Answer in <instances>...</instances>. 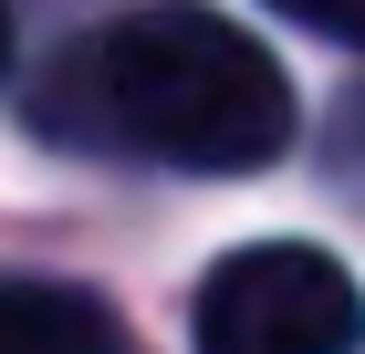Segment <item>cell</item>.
Here are the masks:
<instances>
[{
  "mask_svg": "<svg viewBox=\"0 0 365 354\" xmlns=\"http://www.w3.org/2000/svg\"><path fill=\"white\" fill-rule=\"evenodd\" d=\"M0 354H136V333L73 281H0Z\"/></svg>",
  "mask_w": 365,
  "mask_h": 354,
  "instance_id": "3",
  "label": "cell"
},
{
  "mask_svg": "<svg viewBox=\"0 0 365 354\" xmlns=\"http://www.w3.org/2000/svg\"><path fill=\"white\" fill-rule=\"evenodd\" d=\"M334 167H344V177H365V83L344 94V115H334Z\"/></svg>",
  "mask_w": 365,
  "mask_h": 354,
  "instance_id": "5",
  "label": "cell"
},
{
  "mask_svg": "<svg viewBox=\"0 0 365 354\" xmlns=\"http://www.w3.org/2000/svg\"><path fill=\"white\" fill-rule=\"evenodd\" d=\"M42 125L73 146L157 157L188 177H261L292 146V83L251 31L209 0H146L115 11L94 42L63 53L42 83Z\"/></svg>",
  "mask_w": 365,
  "mask_h": 354,
  "instance_id": "1",
  "label": "cell"
},
{
  "mask_svg": "<svg viewBox=\"0 0 365 354\" xmlns=\"http://www.w3.org/2000/svg\"><path fill=\"white\" fill-rule=\"evenodd\" d=\"M282 21L324 31V42H344V53H365V0H272Z\"/></svg>",
  "mask_w": 365,
  "mask_h": 354,
  "instance_id": "4",
  "label": "cell"
},
{
  "mask_svg": "<svg viewBox=\"0 0 365 354\" xmlns=\"http://www.w3.org/2000/svg\"><path fill=\"white\" fill-rule=\"evenodd\" d=\"M0 73H11V11H0Z\"/></svg>",
  "mask_w": 365,
  "mask_h": 354,
  "instance_id": "6",
  "label": "cell"
},
{
  "mask_svg": "<svg viewBox=\"0 0 365 354\" xmlns=\"http://www.w3.org/2000/svg\"><path fill=\"white\" fill-rule=\"evenodd\" d=\"M198 354H365V292L313 240H251L198 281Z\"/></svg>",
  "mask_w": 365,
  "mask_h": 354,
  "instance_id": "2",
  "label": "cell"
}]
</instances>
